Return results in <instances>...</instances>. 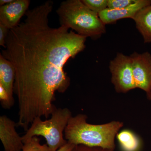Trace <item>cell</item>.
<instances>
[{"mask_svg": "<svg viewBox=\"0 0 151 151\" xmlns=\"http://www.w3.org/2000/svg\"><path fill=\"white\" fill-rule=\"evenodd\" d=\"M52 9L53 2L48 1L28 10L24 22L9 30L1 54L14 68L17 126L25 132L35 118L51 116L55 93H64L70 86L64 65L86 47V37L64 26H50Z\"/></svg>", "mask_w": 151, "mask_h": 151, "instance_id": "1", "label": "cell"}, {"mask_svg": "<svg viewBox=\"0 0 151 151\" xmlns=\"http://www.w3.org/2000/svg\"><path fill=\"white\" fill-rule=\"evenodd\" d=\"M120 121L102 124H90L87 116L78 114L71 117L64 131V137L68 142L75 146L82 145L114 150L115 139L124 127Z\"/></svg>", "mask_w": 151, "mask_h": 151, "instance_id": "2", "label": "cell"}, {"mask_svg": "<svg viewBox=\"0 0 151 151\" xmlns=\"http://www.w3.org/2000/svg\"><path fill=\"white\" fill-rule=\"evenodd\" d=\"M60 25L75 31L79 35L97 39L106 32L98 14L91 10L81 0L63 1L56 11Z\"/></svg>", "mask_w": 151, "mask_h": 151, "instance_id": "3", "label": "cell"}, {"mask_svg": "<svg viewBox=\"0 0 151 151\" xmlns=\"http://www.w3.org/2000/svg\"><path fill=\"white\" fill-rule=\"evenodd\" d=\"M72 116L68 108H56L48 120L42 121L41 118H35L22 137L23 142L41 136L51 151H57L68 142L64 137V131Z\"/></svg>", "mask_w": 151, "mask_h": 151, "instance_id": "4", "label": "cell"}, {"mask_svg": "<svg viewBox=\"0 0 151 151\" xmlns=\"http://www.w3.org/2000/svg\"><path fill=\"white\" fill-rule=\"evenodd\" d=\"M111 82L117 93H126L136 89L130 56L118 52L109 64Z\"/></svg>", "mask_w": 151, "mask_h": 151, "instance_id": "5", "label": "cell"}, {"mask_svg": "<svg viewBox=\"0 0 151 151\" xmlns=\"http://www.w3.org/2000/svg\"><path fill=\"white\" fill-rule=\"evenodd\" d=\"M130 56L136 88L147 93L151 88V54L134 52Z\"/></svg>", "mask_w": 151, "mask_h": 151, "instance_id": "6", "label": "cell"}, {"mask_svg": "<svg viewBox=\"0 0 151 151\" xmlns=\"http://www.w3.org/2000/svg\"><path fill=\"white\" fill-rule=\"evenodd\" d=\"M17 123L6 115L0 116V139L4 151H22V137L16 129Z\"/></svg>", "mask_w": 151, "mask_h": 151, "instance_id": "7", "label": "cell"}, {"mask_svg": "<svg viewBox=\"0 0 151 151\" xmlns=\"http://www.w3.org/2000/svg\"><path fill=\"white\" fill-rule=\"evenodd\" d=\"M29 0H14L12 2L0 7V23L9 29L17 26L22 17L28 10Z\"/></svg>", "mask_w": 151, "mask_h": 151, "instance_id": "8", "label": "cell"}, {"mask_svg": "<svg viewBox=\"0 0 151 151\" xmlns=\"http://www.w3.org/2000/svg\"><path fill=\"white\" fill-rule=\"evenodd\" d=\"M150 5L151 0H137L134 4L120 9H106L98 14V15L104 24H109L121 19H132L139 11Z\"/></svg>", "mask_w": 151, "mask_h": 151, "instance_id": "9", "label": "cell"}, {"mask_svg": "<svg viewBox=\"0 0 151 151\" xmlns=\"http://www.w3.org/2000/svg\"><path fill=\"white\" fill-rule=\"evenodd\" d=\"M15 72L10 61L0 55V85L5 89L9 96L14 98V88Z\"/></svg>", "mask_w": 151, "mask_h": 151, "instance_id": "10", "label": "cell"}, {"mask_svg": "<svg viewBox=\"0 0 151 151\" xmlns=\"http://www.w3.org/2000/svg\"><path fill=\"white\" fill-rule=\"evenodd\" d=\"M142 36L145 43L151 42V5L139 11L132 19Z\"/></svg>", "mask_w": 151, "mask_h": 151, "instance_id": "11", "label": "cell"}, {"mask_svg": "<svg viewBox=\"0 0 151 151\" xmlns=\"http://www.w3.org/2000/svg\"><path fill=\"white\" fill-rule=\"evenodd\" d=\"M116 139L123 151H139L140 149L142 143L140 138L131 130L120 131Z\"/></svg>", "mask_w": 151, "mask_h": 151, "instance_id": "12", "label": "cell"}, {"mask_svg": "<svg viewBox=\"0 0 151 151\" xmlns=\"http://www.w3.org/2000/svg\"><path fill=\"white\" fill-rule=\"evenodd\" d=\"M24 144L22 151H51L47 144H41L40 139L37 137L31 138Z\"/></svg>", "mask_w": 151, "mask_h": 151, "instance_id": "13", "label": "cell"}, {"mask_svg": "<svg viewBox=\"0 0 151 151\" xmlns=\"http://www.w3.org/2000/svg\"><path fill=\"white\" fill-rule=\"evenodd\" d=\"M91 10L99 14L108 8V0H81Z\"/></svg>", "mask_w": 151, "mask_h": 151, "instance_id": "14", "label": "cell"}, {"mask_svg": "<svg viewBox=\"0 0 151 151\" xmlns=\"http://www.w3.org/2000/svg\"><path fill=\"white\" fill-rule=\"evenodd\" d=\"M0 101L2 107L5 109H10L14 104V98L9 96L2 86L0 85Z\"/></svg>", "mask_w": 151, "mask_h": 151, "instance_id": "15", "label": "cell"}, {"mask_svg": "<svg viewBox=\"0 0 151 151\" xmlns=\"http://www.w3.org/2000/svg\"><path fill=\"white\" fill-rule=\"evenodd\" d=\"M137 0H108V8L120 9L136 2Z\"/></svg>", "mask_w": 151, "mask_h": 151, "instance_id": "16", "label": "cell"}, {"mask_svg": "<svg viewBox=\"0 0 151 151\" xmlns=\"http://www.w3.org/2000/svg\"><path fill=\"white\" fill-rule=\"evenodd\" d=\"M73 151H114L108 149L97 147H89L87 146L79 145L75 146Z\"/></svg>", "mask_w": 151, "mask_h": 151, "instance_id": "17", "label": "cell"}, {"mask_svg": "<svg viewBox=\"0 0 151 151\" xmlns=\"http://www.w3.org/2000/svg\"><path fill=\"white\" fill-rule=\"evenodd\" d=\"M9 29L2 24L0 23V45L4 48L6 47V40Z\"/></svg>", "mask_w": 151, "mask_h": 151, "instance_id": "18", "label": "cell"}, {"mask_svg": "<svg viewBox=\"0 0 151 151\" xmlns=\"http://www.w3.org/2000/svg\"><path fill=\"white\" fill-rule=\"evenodd\" d=\"M75 145L68 142L57 151H73L75 147Z\"/></svg>", "mask_w": 151, "mask_h": 151, "instance_id": "19", "label": "cell"}, {"mask_svg": "<svg viewBox=\"0 0 151 151\" xmlns=\"http://www.w3.org/2000/svg\"><path fill=\"white\" fill-rule=\"evenodd\" d=\"M14 0H1L0 1V6H3L8 4H10Z\"/></svg>", "mask_w": 151, "mask_h": 151, "instance_id": "20", "label": "cell"}, {"mask_svg": "<svg viewBox=\"0 0 151 151\" xmlns=\"http://www.w3.org/2000/svg\"><path fill=\"white\" fill-rule=\"evenodd\" d=\"M147 99L151 102V88L147 93H146Z\"/></svg>", "mask_w": 151, "mask_h": 151, "instance_id": "21", "label": "cell"}]
</instances>
